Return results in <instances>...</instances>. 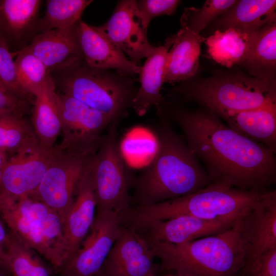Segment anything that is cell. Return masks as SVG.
Instances as JSON below:
<instances>
[{"label": "cell", "mask_w": 276, "mask_h": 276, "mask_svg": "<svg viewBox=\"0 0 276 276\" xmlns=\"http://www.w3.org/2000/svg\"><path fill=\"white\" fill-rule=\"evenodd\" d=\"M182 132L211 182L264 193L276 182V150L232 130L212 110L166 101L157 111Z\"/></svg>", "instance_id": "obj_1"}, {"label": "cell", "mask_w": 276, "mask_h": 276, "mask_svg": "<svg viewBox=\"0 0 276 276\" xmlns=\"http://www.w3.org/2000/svg\"><path fill=\"white\" fill-rule=\"evenodd\" d=\"M153 129L156 148L151 163L134 179L131 206H145L195 193L211 183L183 137L164 116Z\"/></svg>", "instance_id": "obj_2"}, {"label": "cell", "mask_w": 276, "mask_h": 276, "mask_svg": "<svg viewBox=\"0 0 276 276\" xmlns=\"http://www.w3.org/2000/svg\"><path fill=\"white\" fill-rule=\"evenodd\" d=\"M264 193L211 182L192 194L145 206H129L118 213L120 225L135 230L152 222L180 215L206 220H237L246 215Z\"/></svg>", "instance_id": "obj_3"}, {"label": "cell", "mask_w": 276, "mask_h": 276, "mask_svg": "<svg viewBox=\"0 0 276 276\" xmlns=\"http://www.w3.org/2000/svg\"><path fill=\"white\" fill-rule=\"evenodd\" d=\"M240 219L224 231L185 243L148 244L162 270L179 276H237L246 261Z\"/></svg>", "instance_id": "obj_4"}, {"label": "cell", "mask_w": 276, "mask_h": 276, "mask_svg": "<svg viewBox=\"0 0 276 276\" xmlns=\"http://www.w3.org/2000/svg\"><path fill=\"white\" fill-rule=\"evenodd\" d=\"M167 90L172 100L212 110L241 111L276 105V81L255 78L239 67L195 77Z\"/></svg>", "instance_id": "obj_5"}, {"label": "cell", "mask_w": 276, "mask_h": 276, "mask_svg": "<svg viewBox=\"0 0 276 276\" xmlns=\"http://www.w3.org/2000/svg\"><path fill=\"white\" fill-rule=\"evenodd\" d=\"M56 88L107 116L112 122L125 118L138 88L134 76L88 66L82 58L51 74Z\"/></svg>", "instance_id": "obj_6"}, {"label": "cell", "mask_w": 276, "mask_h": 276, "mask_svg": "<svg viewBox=\"0 0 276 276\" xmlns=\"http://www.w3.org/2000/svg\"><path fill=\"white\" fill-rule=\"evenodd\" d=\"M0 216L10 232L48 261L58 272L63 264V221L35 192L15 198L0 191Z\"/></svg>", "instance_id": "obj_7"}, {"label": "cell", "mask_w": 276, "mask_h": 276, "mask_svg": "<svg viewBox=\"0 0 276 276\" xmlns=\"http://www.w3.org/2000/svg\"><path fill=\"white\" fill-rule=\"evenodd\" d=\"M119 123H112L103 134L92 159L91 172L96 212L119 213L131 205L133 178L118 143Z\"/></svg>", "instance_id": "obj_8"}, {"label": "cell", "mask_w": 276, "mask_h": 276, "mask_svg": "<svg viewBox=\"0 0 276 276\" xmlns=\"http://www.w3.org/2000/svg\"><path fill=\"white\" fill-rule=\"evenodd\" d=\"M57 93L62 140L56 146L61 151L72 154L94 155L102 136L114 122L105 114L80 101Z\"/></svg>", "instance_id": "obj_9"}, {"label": "cell", "mask_w": 276, "mask_h": 276, "mask_svg": "<svg viewBox=\"0 0 276 276\" xmlns=\"http://www.w3.org/2000/svg\"><path fill=\"white\" fill-rule=\"evenodd\" d=\"M58 150L57 156L45 172L35 194L56 211L64 222L94 155L82 156Z\"/></svg>", "instance_id": "obj_10"}, {"label": "cell", "mask_w": 276, "mask_h": 276, "mask_svg": "<svg viewBox=\"0 0 276 276\" xmlns=\"http://www.w3.org/2000/svg\"><path fill=\"white\" fill-rule=\"evenodd\" d=\"M117 213L96 212L90 229L80 247L59 270L60 276H96L120 234Z\"/></svg>", "instance_id": "obj_11"}, {"label": "cell", "mask_w": 276, "mask_h": 276, "mask_svg": "<svg viewBox=\"0 0 276 276\" xmlns=\"http://www.w3.org/2000/svg\"><path fill=\"white\" fill-rule=\"evenodd\" d=\"M58 152L56 146L49 148L39 143L12 154L3 169L0 191L15 198L35 192Z\"/></svg>", "instance_id": "obj_12"}, {"label": "cell", "mask_w": 276, "mask_h": 276, "mask_svg": "<svg viewBox=\"0 0 276 276\" xmlns=\"http://www.w3.org/2000/svg\"><path fill=\"white\" fill-rule=\"evenodd\" d=\"M99 27L130 60L139 66L141 60L147 58L153 49L142 25L136 1H119L111 17Z\"/></svg>", "instance_id": "obj_13"}, {"label": "cell", "mask_w": 276, "mask_h": 276, "mask_svg": "<svg viewBox=\"0 0 276 276\" xmlns=\"http://www.w3.org/2000/svg\"><path fill=\"white\" fill-rule=\"evenodd\" d=\"M154 258L135 231L122 227L96 276H152L157 270Z\"/></svg>", "instance_id": "obj_14"}, {"label": "cell", "mask_w": 276, "mask_h": 276, "mask_svg": "<svg viewBox=\"0 0 276 276\" xmlns=\"http://www.w3.org/2000/svg\"><path fill=\"white\" fill-rule=\"evenodd\" d=\"M239 219L211 220L180 215L155 221L133 231L147 244H180L224 231Z\"/></svg>", "instance_id": "obj_15"}, {"label": "cell", "mask_w": 276, "mask_h": 276, "mask_svg": "<svg viewBox=\"0 0 276 276\" xmlns=\"http://www.w3.org/2000/svg\"><path fill=\"white\" fill-rule=\"evenodd\" d=\"M91 165L92 160L78 185L74 201L64 220L61 268L78 250L95 218L97 205Z\"/></svg>", "instance_id": "obj_16"}, {"label": "cell", "mask_w": 276, "mask_h": 276, "mask_svg": "<svg viewBox=\"0 0 276 276\" xmlns=\"http://www.w3.org/2000/svg\"><path fill=\"white\" fill-rule=\"evenodd\" d=\"M240 222L245 262L276 249L275 190L265 192Z\"/></svg>", "instance_id": "obj_17"}, {"label": "cell", "mask_w": 276, "mask_h": 276, "mask_svg": "<svg viewBox=\"0 0 276 276\" xmlns=\"http://www.w3.org/2000/svg\"><path fill=\"white\" fill-rule=\"evenodd\" d=\"M75 30L82 58L88 66L131 76L139 74L141 66L130 60L99 27L89 25L81 19L76 25Z\"/></svg>", "instance_id": "obj_18"}, {"label": "cell", "mask_w": 276, "mask_h": 276, "mask_svg": "<svg viewBox=\"0 0 276 276\" xmlns=\"http://www.w3.org/2000/svg\"><path fill=\"white\" fill-rule=\"evenodd\" d=\"M76 25L40 33L25 47L43 63L50 74L64 70L82 58Z\"/></svg>", "instance_id": "obj_19"}, {"label": "cell", "mask_w": 276, "mask_h": 276, "mask_svg": "<svg viewBox=\"0 0 276 276\" xmlns=\"http://www.w3.org/2000/svg\"><path fill=\"white\" fill-rule=\"evenodd\" d=\"M40 0H0V34L9 45L26 47L38 34Z\"/></svg>", "instance_id": "obj_20"}, {"label": "cell", "mask_w": 276, "mask_h": 276, "mask_svg": "<svg viewBox=\"0 0 276 276\" xmlns=\"http://www.w3.org/2000/svg\"><path fill=\"white\" fill-rule=\"evenodd\" d=\"M174 41L173 34L163 45L154 47L141 67L139 81L140 86L133 101L132 108L139 116H144L152 107L158 109L166 101L160 93L164 82L168 52Z\"/></svg>", "instance_id": "obj_21"}, {"label": "cell", "mask_w": 276, "mask_h": 276, "mask_svg": "<svg viewBox=\"0 0 276 276\" xmlns=\"http://www.w3.org/2000/svg\"><path fill=\"white\" fill-rule=\"evenodd\" d=\"M215 112L237 133L276 150V105L247 110Z\"/></svg>", "instance_id": "obj_22"}, {"label": "cell", "mask_w": 276, "mask_h": 276, "mask_svg": "<svg viewBox=\"0 0 276 276\" xmlns=\"http://www.w3.org/2000/svg\"><path fill=\"white\" fill-rule=\"evenodd\" d=\"M174 35L166 61L164 82L180 83L196 76L199 67L201 44L204 39L187 28Z\"/></svg>", "instance_id": "obj_23"}, {"label": "cell", "mask_w": 276, "mask_h": 276, "mask_svg": "<svg viewBox=\"0 0 276 276\" xmlns=\"http://www.w3.org/2000/svg\"><path fill=\"white\" fill-rule=\"evenodd\" d=\"M32 126L41 145L52 148L61 132L58 93L52 77L33 95Z\"/></svg>", "instance_id": "obj_24"}, {"label": "cell", "mask_w": 276, "mask_h": 276, "mask_svg": "<svg viewBox=\"0 0 276 276\" xmlns=\"http://www.w3.org/2000/svg\"><path fill=\"white\" fill-rule=\"evenodd\" d=\"M275 9V0H237L210 26L215 31L235 28L254 33L276 22Z\"/></svg>", "instance_id": "obj_25"}, {"label": "cell", "mask_w": 276, "mask_h": 276, "mask_svg": "<svg viewBox=\"0 0 276 276\" xmlns=\"http://www.w3.org/2000/svg\"><path fill=\"white\" fill-rule=\"evenodd\" d=\"M257 32L250 33L235 28L215 30L206 39L208 53L222 66H239L246 58Z\"/></svg>", "instance_id": "obj_26"}, {"label": "cell", "mask_w": 276, "mask_h": 276, "mask_svg": "<svg viewBox=\"0 0 276 276\" xmlns=\"http://www.w3.org/2000/svg\"><path fill=\"white\" fill-rule=\"evenodd\" d=\"M239 67L255 78L276 81V22L258 31L246 58Z\"/></svg>", "instance_id": "obj_27"}, {"label": "cell", "mask_w": 276, "mask_h": 276, "mask_svg": "<svg viewBox=\"0 0 276 276\" xmlns=\"http://www.w3.org/2000/svg\"><path fill=\"white\" fill-rule=\"evenodd\" d=\"M38 254L9 232L4 268L12 276H51L52 270Z\"/></svg>", "instance_id": "obj_28"}, {"label": "cell", "mask_w": 276, "mask_h": 276, "mask_svg": "<svg viewBox=\"0 0 276 276\" xmlns=\"http://www.w3.org/2000/svg\"><path fill=\"white\" fill-rule=\"evenodd\" d=\"M23 116L15 112L0 115V151L12 155L39 143L32 125Z\"/></svg>", "instance_id": "obj_29"}, {"label": "cell", "mask_w": 276, "mask_h": 276, "mask_svg": "<svg viewBox=\"0 0 276 276\" xmlns=\"http://www.w3.org/2000/svg\"><path fill=\"white\" fill-rule=\"evenodd\" d=\"M91 0H48L44 16L40 18L38 34L75 26Z\"/></svg>", "instance_id": "obj_30"}, {"label": "cell", "mask_w": 276, "mask_h": 276, "mask_svg": "<svg viewBox=\"0 0 276 276\" xmlns=\"http://www.w3.org/2000/svg\"><path fill=\"white\" fill-rule=\"evenodd\" d=\"M12 53L16 57L14 61L19 85L32 98L51 77V74L43 63L26 48Z\"/></svg>", "instance_id": "obj_31"}, {"label": "cell", "mask_w": 276, "mask_h": 276, "mask_svg": "<svg viewBox=\"0 0 276 276\" xmlns=\"http://www.w3.org/2000/svg\"><path fill=\"white\" fill-rule=\"evenodd\" d=\"M237 0H206L200 8H186L181 18V26L200 34L216 19L225 14Z\"/></svg>", "instance_id": "obj_32"}, {"label": "cell", "mask_w": 276, "mask_h": 276, "mask_svg": "<svg viewBox=\"0 0 276 276\" xmlns=\"http://www.w3.org/2000/svg\"><path fill=\"white\" fill-rule=\"evenodd\" d=\"M0 86L7 91L27 101L31 97L25 93L17 81L12 52L5 38L0 34Z\"/></svg>", "instance_id": "obj_33"}, {"label": "cell", "mask_w": 276, "mask_h": 276, "mask_svg": "<svg viewBox=\"0 0 276 276\" xmlns=\"http://www.w3.org/2000/svg\"><path fill=\"white\" fill-rule=\"evenodd\" d=\"M181 1L140 0L136 1L139 14L144 29L147 31L153 18L162 15H171L176 10Z\"/></svg>", "instance_id": "obj_34"}, {"label": "cell", "mask_w": 276, "mask_h": 276, "mask_svg": "<svg viewBox=\"0 0 276 276\" xmlns=\"http://www.w3.org/2000/svg\"><path fill=\"white\" fill-rule=\"evenodd\" d=\"M241 271L245 276H276V249L246 262Z\"/></svg>", "instance_id": "obj_35"}, {"label": "cell", "mask_w": 276, "mask_h": 276, "mask_svg": "<svg viewBox=\"0 0 276 276\" xmlns=\"http://www.w3.org/2000/svg\"><path fill=\"white\" fill-rule=\"evenodd\" d=\"M4 222L0 218V266L4 268V259L8 242L9 232H7Z\"/></svg>", "instance_id": "obj_36"}, {"label": "cell", "mask_w": 276, "mask_h": 276, "mask_svg": "<svg viewBox=\"0 0 276 276\" xmlns=\"http://www.w3.org/2000/svg\"><path fill=\"white\" fill-rule=\"evenodd\" d=\"M8 158L9 156L7 153L0 151V184L3 171Z\"/></svg>", "instance_id": "obj_37"}, {"label": "cell", "mask_w": 276, "mask_h": 276, "mask_svg": "<svg viewBox=\"0 0 276 276\" xmlns=\"http://www.w3.org/2000/svg\"><path fill=\"white\" fill-rule=\"evenodd\" d=\"M11 275L7 270L0 266V276H8Z\"/></svg>", "instance_id": "obj_38"}, {"label": "cell", "mask_w": 276, "mask_h": 276, "mask_svg": "<svg viewBox=\"0 0 276 276\" xmlns=\"http://www.w3.org/2000/svg\"><path fill=\"white\" fill-rule=\"evenodd\" d=\"M154 276H157V275H154ZM163 276H179V275H177V274H174V273H170V274H166V275H163Z\"/></svg>", "instance_id": "obj_39"}]
</instances>
